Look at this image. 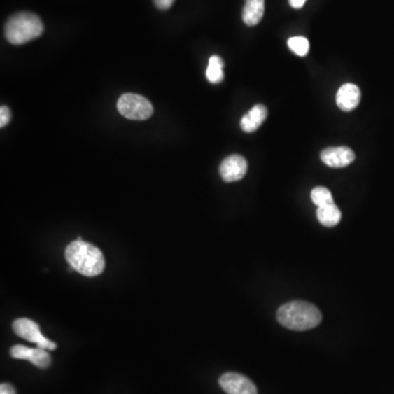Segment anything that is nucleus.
I'll use <instances>...</instances> for the list:
<instances>
[{
    "instance_id": "1",
    "label": "nucleus",
    "mask_w": 394,
    "mask_h": 394,
    "mask_svg": "<svg viewBox=\"0 0 394 394\" xmlns=\"http://www.w3.org/2000/svg\"><path fill=\"white\" fill-rule=\"evenodd\" d=\"M276 316L283 327L293 331H308L318 327L322 321L318 307L302 300H294L279 307Z\"/></svg>"
},
{
    "instance_id": "2",
    "label": "nucleus",
    "mask_w": 394,
    "mask_h": 394,
    "mask_svg": "<svg viewBox=\"0 0 394 394\" xmlns=\"http://www.w3.org/2000/svg\"><path fill=\"white\" fill-rule=\"evenodd\" d=\"M65 258L68 263L76 272L85 276H98L106 267L104 253L96 246L88 242H71L66 248Z\"/></svg>"
},
{
    "instance_id": "3",
    "label": "nucleus",
    "mask_w": 394,
    "mask_h": 394,
    "mask_svg": "<svg viewBox=\"0 0 394 394\" xmlns=\"http://www.w3.org/2000/svg\"><path fill=\"white\" fill-rule=\"evenodd\" d=\"M44 32V25L40 17L32 13H19L11 15L5 25V36L13 45H22Z\"/></svg>"
},
{
    "instance_id": "4",
    "label": "nucleus",
    "mask_w": 394,
    "mask_h": 394,
    "mask_svg": "<svg viewBox=\"0 0 394 394\" xmlns=\"http://www.w3.org/2000/svg\"><path fill=\"white\" fill-rule=\"evenodd\" d=\"M118 110L124 118L133 121H145L153 113L150 101L135 93H125L118 99Z\"/></svg>"
},
{
    "instance_id": "5",
    "label": "nucleus",
    "mask_w": 394,
    "mask_h": 394,
    "mask_svg": "<svg viewBox=\"0 0 394 394\" xmlns=\"http://www.w3.org/2000/svg\"><path fill=\"white\" fill-rule=\"evenodd\" d=\"M13 330L18 337L25 341L36 343L40 349H48V351H55L57 345L54 342L46 339L42 333H41L40 327L36 322L27 318H21L13 321Z\"/></svg>"
},
{
    "instance_id": "6",
    "label": "nucleus",
    "mask_w": 394,
    "mask_h": 394,
    "mask_svg": "<svg viewBox=\"0 0 394 394\" xmlns=\"http://www.w3.org/2000/svg\"><path fill=\"white\" fill-rule=\"evenodd\" d=\"M219 386L227 394H258L255 384L244 374L227 372L219 378Z\"/></svg>"
},
{
    "instance_id": "7",
    "label": "nucleus",
    "mask_w": 394,
    "mask_h": 394,
    "mask_svg": "<svg viewBox=\"0 0 394 394\" xmlns=\"http://www.w3.org/2000/svg\"><path fill=\"white\" fill-rule=\"evenodd\" d=\"M46 351L48 349H40V347L29 349L24 345H15L11 347L10 355L13 358L29 360L38 368L46 370L52 364V358Z\"/></svg>"
},
{
    "instance_id": "8",
    "label": "nucleus",
    "mask_w": 394,
    "mask_h": 394,
    "mask_svg": "<svg viewBox=\"0 0 394 394\" xmlns=\"http://www.w3.org/2000/svg\"><path fill=\"white\" fill-rule=\"evenodd\" d=\"M248 170V162L246 159L239 155L227 157L219 167L221 178L227 183L239 181L246 176Z\"/></svg>"
},
{
    "instance_id": "9",
    "label": "nucleus",
    "mask_w": 394,
    "mask_h": 394,
    "mask_svg": "<svg viewBox=\"0 0 394 394\" xmlns=\"http://www.w3.org/2000/svg\"><path fill=\"white\" fill-rule=\"evenodd\" d=\"M354 151L349 147H330L321 153V160L330 168H345L355 160Z\"/></svg>"
},
{
    "instance_id": "10",
    "label": "nucleus",
    "mask_w": 394,
    "mask_h": 394,
    "mask_svg": "<svg viewBox=\"0 0 394 394\" xmlns=\"http://www.w3.org/2000/svg\"><path fill=\"white\" fill-rule=\"evenodd\" d=\"M360 90L356 85L345 83L337 93V104L342 111L351 112L358 106L360 102Z\"/></svg>"
},
{
    "instance_id": "11",
    "label": "nucleus",
    "mask_w": 394,
    "mask_h": 394,
    "mask_svg": "<svg viewBox=\"0 0 394 394\" xmlns=\"http://www.w3.org/2000/svg\"><path fill=\"white\" fill-rule=\"evenodd\" d=\"M267 118V108L263 104H256L241 118L240 126L246 133L255 132Z\"/></svg>"
},
{
    "instance_id": "12",
    "label": "nucleus",
    "mask_w": 394,
    "mask_h": 394,
    "mask_svg": "<svg viewBox=\"0 0 394 394\" xmlns=\"http://www.w3.org/2000/svg\"><path fill=\"white\" fill-rule=\"evenodd\" d=\"M264 10H265V0H246L242 11L244 22L249 27H254L263 18Z\"/></svg>"
},
{
    "instance_id": "13",
    "label": "nucleus",
    "mask_w": 394,
    "mask_h": 394,
    "mask_svg": "<svg viewBox=\"0 0 394 394\" xmlns=\"http://www.w3.org/2000/svg\"><path fill=\"white\" fill-rule=\"evenodd\" d=\"M316 217H318L320 224L328 228H332L339 224L342 213L339 207L333 203L325 205V206L318 207Z\"/></svg>"
},
{
    "instance_id": "14",
    "label": "nucleus",
    "mask_w": 394,
    "mask_h": 394,
    "mask_svg": "<svg viewBox=\"0 0 394 394\" xmlns=\"http://www.w3.org/2000/svg\"><path fill=\"white\" fill-rule=\"evenodd\" d=\"M224 61L219 56L213 55L209 58L206 69V78L209 83H220L224 80Z\"/></svg>"
},
{
    "instance_id": "15",
    "label": "nucleus",
    "mask_w": 394,
    "mask_h": 394,
    "mask_svg": "<svg viewBox=\"0 0 394 394\" xmlns=\"http://www.w3.org/2000/svg\"><path fill=\"white\" fill-rule=\"evenodd\" d=\"M310 196H311L314 205H316L318 207L325 206V205L334 203L331 192L327 188H323V186H316V188H314Z\"/></svg>"
},
{
    "instance_id": "16",
    "label": "nucleus",
    "mask_w": 394,
    "mask_h": 394,
    "mask_svg": "<svg viewBox=\"0 0 394 394\" xmlns=\"http://www.w3.org/2000/svg\"><path fill=\"white\" fill-rule=\"evenodd\" d=\"M288 46L296 55L306 56L309 53V41L304 36H294L288 40Z\"/></svg>"
},
{
    "instance_id": "17",
    "label": "nucleus",
    "mask_w": 394,
    "mask_h": 394,
    "mask_svg": "<svg viewBox=\"0 0 394 394\" xmlns=\"http://www.w3.org/2000/svg\"><path fill=\"white\" fill-rule=\"evenodd\" d=\"M11 120V111L6 106L0 108V126L5 127Z\"/></svg>"
},
{
    "instance_id": "18",
    "label": "nucleus",
    "mask_w": 394,
    "mask_h": 394,
    "mask_svg": "<svg viewBox=\"0 0 394 394\" xmlns=\"http://www.w3.org/2000/svg\"><path fill=\"white\" fill-rule=\"evenodd\" d=\"M174 1L176 0H153V3L156 5V7L160 10H168L172 7Z\"/></svg>"
},
{
    "instance_id": "19",
    "label": "nucleus",
    "mask_w": 394,
    "mask_h": 394,
    "mask_svg": "<svg viewBox=\"0 0 394 394\" xmlns=\"http://www.w3.org/2000/svg\"><path fill=\"white\" fill-rule=\"evenodd\" d=\"M0 394H17L15 387L9 384H1L0 386Z\"/></svg>"
},
{
    "instance_id": "20",
    "label": "nucleus",
    "mask_w": 394,
    "mask_h": 394,
    "mask_svg": "<svg viewBox=\"0 0 394 394\" xmlns=\"http://www.w3.org/2000/svg\"><path fill=\"white\" fill-rule=\"evenodd\" d=\"M306 1L307 0H289V5L295 9H300V8L304 7Z\"/></svg>"
}]
</instances>
